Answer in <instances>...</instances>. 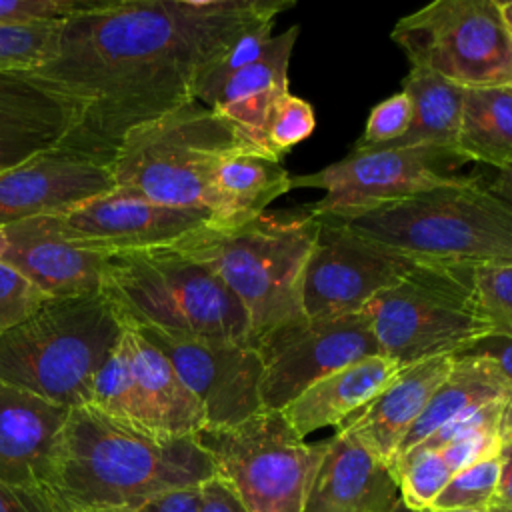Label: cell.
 <instances>
[{"label": "cell", "instance_id": "7dc6e473", "mask_svg": "<svg viewBox=\"0 0 512 512\" xmlns=\"http://www.w3.org/2000/svg\"><path fill=\"white\" fill-rule=\"evenodd\" d=\"M394 512H412V510H410V508H406V506L402 504V500H400V504L396 506V510H394Z\"/></svg>", "mask_w": 512, "mask_h": 512}, {"label": "cell", "instance_id": "83f0119b", "mask_svg": "<svg viewBox=\"0 0 512 512\" xmlns=\"http://www.w3.org/2000/svg\"><path fill=\"white\" fill-rule=\"evenodd\" d=\"M402 92L410 98L412 122L408 132L390 146H438L456 152L466 88L410 68L402 80Z\"/></svg>", "mask_w": 512, "mask_h": 512}, {"label": "cell", "instance_id": "f1b7e54d", "mask_svg": "<svg viewBox=\"0 0 512 512\" xmlns=\"http://www.w3.org/2000/svg\"><path fill=\"white\" fill-rule=\"evenodd\" d=\"M90 406L110 418L148 430L144 420V408L138 396L136 380L122 338L94 376Z\"/></svg>", "mask_w": 512, "mask_h": 512}, {"label": "cell", "instance_id": "74e56055", "mask_svg": "<svg viewBox=\"0 0 512 512\" xmlns=\"http://www.w3.org/2000/svg\"><path fill=\"white\" fill-rule=\"evenodd\" d=\"M504 444L506 442L496 434H474V436L454 440V442L446 444L444 448H440L438 452L446 460L452 474H456V472L470 468L478 462L496 458Z\"/></svg>", "mask_w": 512, "mask_h": 512}, {"label": "cell", "instance_id": "ffe728a7", "mask_svg": "<svg viewBox=\"0 0 512 512\" xmlns=\"http://www.w3.org/2000/svg\"><path fill=\"white\" fill-rule=\"evenodd\" d=\"M398 504L396 470L350 434L336 430L326 440L304 512H394Z\"/></svg>", "mask_w": 512, "mask_h": 512}, {"label": "cell", "instance_id": "7402d4cb", "mask_svg": "<svg viewBox=\"0 0 512 512\" xmlns=\"http://www.w3.org/2000/svg\"><path fill=\"white\" fill-rule=\"evenodd\" d=\"M10 248L2 260L18 268L50 298L98 294L110 252L86 250L46 234L32 220L6 226Z\"/></svg>", "mask_w": 512, "mask_h": 512}, {"label": "cell", "instance_id": "9c48e42d", "mask_svg": "<svg viewBox=\"0 0 512 512\" xmlns=\"http://www.w3.org/2000/svg\"><path fill=\"white\" fill-rule=\"evenodd\" d=\"M194 440L248 512H304L326 452V440L304 442L282 412L270 410H260L234 426H204Z\"/></svg>", "mask_w": 512, "mask_h": 512}, {"label": "cell", "instance_id": "681fc988", "mask_svg": "<svg viewBox=\"0 0 512 512\" xmlns=\"http://www.w3.org/2000/svg\"><path fill=\"white\" fill-rule=\"evenodd\" d=\"M424 512H432V510H424Z\"/></svg>", "mask_w": 512, "mask_h": 512}, {"label": "cell", "instance_id": "2e32d148", "mask_svg": "<svg viewBox=\"0 0 512 512\" xmlns=\"http://www.w3.org/2000/svg\"><path fill=\"white\" fill-rule=\"evenodd\" d=\"M116 188L108 164L54 148L0 172V228L64 214Z\"/></svg>", "mask_w": 512, "mask_h": 512}, {"label": "cell", "instance_id": "e0dca14e", "mask_svg": "<svg viewBox=\"0 0 512 512\" xmlns=\"http://www.w3.org/2000/svg\"><path fill=\"white\" fill-rule=\"evenodd\" d=\"M78 118V102L34 70L0 72V172L58 148Z\"/></svg>", "mask_w": 512, "mask_h": 512}, {"label": "cell", "instance_id": "3957f363", "mask_svg": "<svg viewBox=\"0 0 512 512\" xmlns=\"http://www.w3.org/2000/svg\"><path fill=\"white\" fill-rule=\"evenodd\" d=\"M320 218L306 210L264 212L240 226L206 222L170 244L210 268L240 300L250 322V344L304 318L300 280Z\"/></svg>", "mask_w": 512, "mask_h": 512}, {"label": "cell", "instance_id": "52a82bcc", "mask_svg": "<svg viewBox=\"0 0 512 512\" xmlns=\"http://www.w3.org/2000/svg\"><path fill=\"white\" fill-rule=\"evenodd\" d=\"M242 142L226 118L194 98L130 128L108 166L116 188L212 220L216 164Z\"/></svg>", "mask_w": 512, "mask_h": 512}, {"label": "cell", "instance_id": "8992f818", "mask_svg": "<svg viewBox=\"0 0 512 512\" xmlns=\"http://www.w3.org/2000/svg\"><path fill=\"white\" fill-rule=\"evenodd\" d=\"M124 332L108 298H50L0 336V380L68 410L90 406L92 382Z\"/></svg>", "mask_w": 512, "mask_h": 512}, {"label": "cell", "instance_id": "e575fe53", "mask_svg": "<svg viewBox=\"0 0 512 512\" xmlns=\"http://www.w3.org/2000/svg\"><path fill=\"white\" fill-rule=\"evenodd\" d=\"M412 122V104L404 92H396L376 104L370 110L362 138L356 142V150L384 148L400 140Z\"/></svg>", "mask_w": 512, "mask_h": 512}, {"label": "cell", "instance_id": "5b68a950", "mask_svg": "<svg viewBox=\"0 0 512 512\" xmlns=\"http://www.w3.org/2000/svg\"><path fill=\"white\" fill-rule=\"evenodd\" d=\"M100 292L126 324L250 344L240 300L210 268L170 244L110 252Z\"/></svg>", "mask_w": 512, "mask_h": 512}, {"label": "cell", "instance_id": "ee69618b", "mask_svg": "<svg viewBox=\"0 0 512 512\" xmlns=\"http://www.w3.org/2000/svg\"><path fill=\"white\" fill-rule=\"evenodd\" d=\"M502 6V14H504V20L508 22L510 30H512V0H506V2H500Z\"/></svg>", "mask_w": 512, "mask_h": 512}, {"label": "cell", "instance_id": "6da1fadb", "mask_svg": "<svg viewBox=\"0 0 512 512\" xmlns=\"http://www.w3.org/2000/svg\"><path fill=\"white\" fill-rule=\"evenodd\" d=\"M286 0H102L62 22L56 54L34 72L80 106L58 146L108 164L120 138L188 100L218 56L274 22Z\"/></svg>", "mask_w": 512, "mask_h": 512}, {"label": "cell", "instance_id": "d590c367", "mask_svg": "<svg viewBox=\"0 0 512 512\" xmlns=\"http://www.w3.org/2000/svg\"><path fill=\"white\" fill-rule=\"evenodd\" d=\"M102 0H0V24H56L94 10Z\"/></svg>", "mask_w": 512, "mask_h": 512}, {"label": "cell", "instance_id": "ab89813d", "mask_svg": "<svg viewBox=\"0 0 512 512\" xmlns=\"http://www.w3.org/2000/svg\"><path fill=\"white\" fill-rule=\"evenodd\" d=\"M456 356H478L492 362L504 378L512 384V332H496L482 336L472 346L462 350Z\"/></svg>", "mask_w": 512, "mask_h": 512}, {"label": "cell", "instance_id": "ba28073f", "mask_svg": "<svg viewBox=\"0 0 512 512\" xmlns=\"http://www.w3.org/2000/svg\"><path fill=\"white\" fill-rule=\"evenodd\" d=\"M380 356L398 368L456 356L492 332L478 298L474 270L416 262L362 310Z\"/></svg>", "mask_w": 512, "mask_h": 512}, {"label": "cell", "instance_id": "5bb4252c", "mask_svg": "<svg viewBox=\"0 0 512 512\" xmlns=\"http://www.w3.org/2000/svg\"><path fill=\"white\" fill-rule=\"evenodd\" d=\"M134 328L172 362L182 382L200 402L206 426H234L262 410L260 380L264 366L258 350L250 344L178 336L148 326Z\"/></svg>", "mask_w": 512, "mask_h": 512}, {"label": "cell", "instance_id": "c3c4849f", "mask_svg": "<svg viewBox=\"0 0 512 512\" xmlns=\"http://www.w3.org/2000/svg\"><path fill=\"white\" fill-rule=\"evenodd\" d=\"M510 174V204H512V172H508Z\"/></svg>", "mask_w": 512, "mask_h": 512}, {"label": "cell", "instance_id": "9a60e30c", "mask_svg": "<svg viewBox=\"0 0 512 512\" xmlns=\"http://www.w3.org/2000/svg\"><path fill=\"white\" fill-rule=\"evenodd\" d=\"M50 236L100 252L156 248L178 242L188 232L210 222L196 210L150 202L138 194L114 188L64 214L32 218Z\"/></svg>", "mask_w": 512, "mask_h": 512}, {"label": "cell", "instance_id": "4316f807", "mask_svg": "<svg viewBox=\"0 0 512 512\" xmlns=\"http://www.w3.org/2000/svg\"><path fill=\"white\" fill-rule=\"evenodd\" d=\"M456 152L512 172V86L466 90Z\"/></svg>", "mask_w": 512, "mask_h": 512}, {"label": "cell", "instance_id": "ac0fdd59", "mask_svg": "<svg viewBox=\"0 0 512 512\" xmlns=\"http://www.w3.org/2000/svg\"><path fill=\"white\" fill-rule=\"evenodd\" d=\"M298 32V26H290L272 34L256 60L196 96L198 102L226 118L248 144L260 150H266V132L274 110L290 94L288 66Z\"/></svg>", "mask_w": 512, "mask_h": 512}, {"label": "cell", "instance_id": "7c38bea8", "mask_svg": "<svg viewBox=\"0 0 512 512\" xmlns=\"http://www.w3.org/2000/svg\"><path fill=\"white\" fill-rule=\"evenodd\" d=\"M414 266V260L362 236L348 222L320 218L302 270L300 312L308 320L362 312Z\"/></svg>", "mask_w": 512, "mask_h": 512}, {"label": "cell", "instance_id": "f6af8a7d", "mask_svg": "<svg viewBox=\"0 0 512 512\" xmlns=\"http://www.w3.org/2000/svg\"><path fill=\"white\" fill-rule=\"evenodd\" d=\"M8 248H10V242H8V236H6V230L4 228H0V260L6 256V252H8Z\"/></svg>", "mask_w": 512, "mask_h": 512}, {"label": "cell", "instance_id": "d4e9b609", "mask_svg": "<svg viewBox=\"0 0 512 512\" xmlns=\"http://www.w3.org/2000/svg\"><path fill=\"white\" fill-rule=\"evenodd\" d=\"M396 370L384 356H368L314 382L280 412L300 438L320 428H338L376 396Z\"/></svg>", "mask_w": 512, "mask_h": 512}, {"label": "cell", "instance_id": "8fae6325", "mask_svg": "<svg viewBox=\"0 0 512 512\" xmlns=\"http://www.w3.org/2000/svg\"><path fill=\"white\" fill-rule=\"evenodd\" d=\"M466 162L458 152L438 146L354 148L318 172L292 176L290 190H322L308 210L318 218L348 222L418 192L474 178L460 170Z\"/></svg>", "mask_w": 512, "mask_h": 512}, {"label": "cell", "instance_id": "8d00e7d4", "mask_svg": "<svg viewBox=\"0 0 512 512\" xmlns=\"http://www.w3.org/2000/svg\"><path fill=\"white\" fill-rule=\"evenodd\" d=\"M474 282L492 330L512 332V266L476 268Z\"/></svg>", "mask_w": 512, "mask_h": 512}, {"label": "cell", "instance_id": "836d02e7", "mask_svg": "<svg viewBox=\"0 0 512 512\" xmlns=\"http://www.w3.org/2000/svg\"><path fill=\"white\" fill-rule=\"evenodd\" d=\"M316 126L312 106L292 94H286L272 114L266 132V150L282 158L298 142L306 140Z\"/></svg>", "mask_w": 512, "mask_h": 512}, {"label": "cell", "instance_id": "603a6c76", "mask_svg": "<svg viewBox=\"0 0 512 512\" xmlns=\"http://www.w3.org/2000/svg\"><path fill=\"white\" fill-rule=\"evenodd\" d=\"M122 342L144 408L146 428L164 436H194L202 430L206 426L204 410L172 362L130 324H124Z\"/></svg>", "mask_w": 512, "mask_h": 512}, {"label": "cell", "instance_id": "cb8c5ba5", "mask_svg": "<svg viewBox=\"0 0 512 512\" xmlns=\"http://www.w3.org/2000/svg\"><path fill=\"white\" fill-rule=\"evenodd\" d=\"M290 174L282 158L252 144H238L224 152L212 178V226L234 228L260 214L290 192Z\"/></svg>", "mask_w": 512, "mask_h": 512}, {"label": "cell", "instance_id": "7a4b0ae2", "mask_svg": "<svg viewBox=\"0 0 512 512\" xmlns=\"http://www.w3.org/2000/svg\"><path fill=\"white\" fill-rule=\"evenodd\" d=\"M216 476L194 436H164L102 414L72 408L60 432L48 494L64 512L138 508L166 490Z\"/></svg>", "mask_w": 512, "mask_h": 512}, {"label": "cell", "instance_id": "7bdbcfd3", "mask_svg": "<svg viewBox=\"0 0 512 512\" xmlns=\"http://www.w3.org/2000/svg\"><path fill=\"white\" fill-rule=\"evenodd\" d=\"M500 472L494 498L488 512H512V440L506 442L498 454Z\"/></svg>", "mask_w": 512, "mask_h": 512}, {"label": "cell", "instance_id": "4fadbf2b", "mask_svg": "<svg viewBox=\"0 0 512 512\" xmlns=\"http://www.w3.org/2000/svg\"><path fill=\"white\" fill-rule=\"evenodd\" d=\"M262 410L280 412L308 386L368 356H380L370 318L352 312L300 318L260 342Z\"/></svg>", "mask_w": 512, "mask_h": 512}, {"label": "cell", "instance_id": "60d3db41", "mask_svg": "<svg viewBox=\"0 0 512 512\" xmlns=\"http://www.w3.org/2000/svg\"><path fill=\"white\" fill-rule=\"evenodd\" d=\"M200 502V486H186L156 494L138 508H134V512H198Z\"/></svg>", "mask_w": 512, "mask_h": 512}, {"label": "cell", "instance_id": "484cf974", "mask_svg": "<svg viewBox=\"0 0 512 512\" xmlns=\"http://www.w3.org/2000/svg\"><path fill=\"white\" fill-rule=\"evenodd\" d=\"M452 358L454 360L448 376L436 388L426 408L404 436L394 462L448 422L458 420L470 412L480 410L486 404H492L512 394V384L492 362L478 356Z\"/></svg>", "mask_w": 512, "mask_h": 512}, {"label": "cell", "instance_id": "1f68e13d", "mask_svg": "<svg viewBox=\"0 0 512 512\" xmlns=\"http://www.w3.org/2000/svg\"><path fill=\"white\" fill-rule=\"evenodd\" d=\"M62 22L56 24H0V72L36 70L56 54Z\"/></svg>", "mask_w": 512, "mask_h": 512}, {"label": "cell", "instance_id": "bcb514c9", "mask_svg": "<svg viewBox=\"0 0 512 512\" xmlns=\"http://www.w3.org/2000/svg\"><path fill=\"white\" fill-rule=\"evenodd\" d=\"M90 512H134L132 508H102V510H90Z\"/></svg>", "mask_w": 512, "mask_h": 512}, {"label": "cell", "instance_id": "30bf717a", "mask_svg": "<svg viewBox=\"0 0 512 512\" xmlns=\"http://www.w3.org/2000/svg\"><path fill=\"white\" fill-rule=\"evenodd\" d=\"M390 38L414 70L466 90L512 86V30L500 0H434L402 16Z\"/></svg>", "mask_w": 512, "mask_h": 512}, {"label": "cell", "instance_id": "f546056e", "mask_svg": "<svg viewBox=\"0 0 512 512\" xmlns=\"http://www.w3.org/2000/svg\"><path fill=\"white\" fill-rule=\"evenodd\" d=\"M400 500L412 512H424L452 478L438 450H412L394 462Z\"/></svg>", "mask_w": 512, "mask_h": 512}, {"label": "cell", "instance_id": "f35d334b", "mask_svg": "<svg viewBox=\"0 0 512 512\" xmlns=\"http://www.w3.org/2000/svg\"><path fill=\"white\" fill-rule=\"evenodd\" d=\"M0 512H64V510L46 490L14 486L0 480Z\"/></svg>", "mask_w": 512, "mask_h": 512}, {"label": "cell", "instance_id": "d6a6232c", "mask_svg": "<svg viewBox=\"0 0 512 512\" xmlns=\"http://www.w3.org/2000/svg\"><path fill=\"white\" fill-rule=\"evenodd\" d=\"M50 296L18 268L0 260V336L36 314Z\"/></svg>", "mask_w": 512, "mask_h": 512}, {"label": "cell", "instance_id": "b9f144b4", "mask_svg": "<svg viewBox=\"0 0 512 512\" xmlns=\"http://www.w3.org/2000/svg\"><path fill=\"white\" fill-rule=\"evenodd\" d=\"M200 494L202 502L198 512H248L234 488L218 474L200 484Z\"/></svg>", "mask_w": 512, "mask_h": 512}, {"label": "cell", "instance_id": "44dd1931", "mask_svg": "<svg viewBox=\"0 0 512 512\" xmlns=\"http://www.w3.org/2000/svg\"><path fill=\"white\" fill-rule=\"evenodd\" d=\"M452 360V356H440L398 368L384 388L336 430L350 434L374 456L392 466L404 436L448 376Z\"/></svg>", "mask_w": 512, "mask_h": 512}, {"label": "cell", "instance_id": "4dcf8cb0", "mask_svg": "<svg viewBox=\"0 0 512 512\" xmlns=\"http://www.w3.org/2000/svg\"><path fill=\"white\" fill-rule=\"evenodd\" d=\"M500 472V458L464 468L448 480L428 510L432 512H488Z\"/></svg>", "mask_w": 512, "mask_h": 512}, {"label": "cell", "instance_id": "277c9868", "mask_svg": "<svg viewBox=\"0 0 512 512\" xmlns=\"http://www.w3.org/2000/svg\"><path fill=\"white\" fill-rule=\"evenodd\" d=\"M348 224L414 262L512 266V204L476 178L418 192Z\"/></svg>", "mask_w": 512, "mask_h": 512}, {"label": "cell", "instance_id": "d6986e66", "mask_svg": "<svg viewBox=\"0 0 512 512\" xmlns=\"http://www.w3.org/2000/svg\"><path fill=\"white\" fill-rule=\"evenodd\" d=\"M68 412L0 380V480L48 490Z\"/></svg>", "mask_w": 512, "mask_h": 512}]
</instances>
